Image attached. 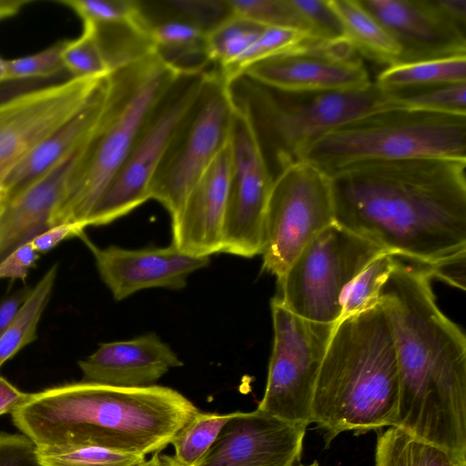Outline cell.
<instances>
[{
	"label": "cell",
	"instance_id": "cell-20",
	"mask_svg": "<svg viewBox=\"0 0 466 466\" xmlns=\"http://www.w3.org/2000/svg\"><path fill=\"white\" fill-rule=\"evenodd\" d=\"M78 365L83 381L140 388L155 385L169 370L183 362L168 344L152 332L102 343Z\"/></svg>",
	"mask_w": 466,
	"mask_h": 466
},
{
	"label": "cell",
	"instance_id": "cell-14",
	"mask_svg": "<svg viewBox=\"0 0 466 466\" xmlns=\"http://www.w3.org/2000/svg\"><path fill=\"white\" fill-rule=\"evenodd\" d=\"M104 77H70L0 104V187L15 164L86 105Z\"/></svg>",
	"mask_w": 466,
	"mask_h": 466
},
{
	"label": "cell",
	"instance_id": "cell-30",
	"mask_svg": "<svg viewBox=\"0 0 466 466\" xmlns=\"http://www.w3.org/2000/svg\"><path fill=\"white\" fill-rule=\"evenodd\" d=\"M229 414L197 413L174 436V460L180 466H196L205 456L220 431L229 420Z\"/></svg>",
	"mask_w": 466,
	"mask_h": 466
},
{
	"label": "cell",
	"instance_id": "cell-19",
	"mask_svg": "<svg viewBox=\"0 0 466 466\" xmlns=\"http://www.w3.org/2000/svg\"><path fill=\"white\" fill-rule=\"evenodd\" d=\"M230 164L228 144L171 217L172 244L180 251L196 257L221 252Z\"/></svg>",
	"mask_w": 466,
	"mask_h": 466
},
{
	"label": "cell",
	"instance_id": "cell-31",
	"mask_svg": "<svg viewBox=\"0 0 466 466\" xmlns=\"http://www.w3.org/2000/svg\"><path fill=\"white\" fill-rule=\"evenodd\" d=\"M61 57L71 77H104L113 70L96 27L89 24H84L77 38L64 41Z\"/></svg>",
	"mask_w": 466,
	"mask_h": 466
},
{
	"label": "cell",
	"instance_id": "cell-11",
	"mask_svg": "<svg viewBox=\"0 0 466 466\" xmlns=\"http://www.w3.org/2000/svg\"><path fill=\"white\" fill-rule=\"evenodd\" d=\"M273 344L264 396L257 410L308 427L319 373L336 324L300 318L274 298Z\"/></svg>",
	"mask_w": 466,
	"mask_h": 466
},
{
	"label": "cell",
	"instance_id": "cell-41",
	"mask_svg": "<svg viewBox=\"0 0 466 466\" xmlns=\"http://www.w3.org/2000/svg\"><path fill=\"white\" fill-rule=\"evenodd\" d=\"M86 225L82 223H63L53 226L30 241L37 253H46L63 240L71 237H79L84 233Z\"/></svg>",
	"mask_w": 466,
	"mask_h": 466
},
{
	"label": "cell",
	"instance_id": "cell-17",
	"mask_svg": "<svg viewBox=\"0 0 466 466\" xmlns=\"http://www.w3.org/2000/svg\"><path fill=\"white\" fill-rule=\"evenodd\" d=\"M392 35L399 64L466 56V27L439 0H359Z\"/></svg>",
	"mask_w": 466,
	"mask_h": 466
},
{
	"label": "cell",
	"instance_id": "cell-26",
	"mask_svg": "<svg viewBox=\"0 0 466 466\" xmlns=\"http://www.w3.org/2000/svg\"><path fill=\"white\" fill-rule=\"evenodd\" d=\"M57 276V266H52L31 289L11 325L0 336V368L20 350L36 339L41 316L51 298Z\"/></svg>",
	"mask_w": 466,
	"mask_h": 466
},
{
	"label": "cell",
	"instance_id": "cell-46",
	"mask_svg": "<svg viewBox=\"0 0 466 466\" xmlns=\"http://www.w3.org/2000/svg\"><path fill=\"white\" fill-rule=\"evenodd\" d=\"M30 2L28 0H0V20L15 15Z\"/></svg>",
	"mask_w": 466,
	"mask_h": 466
},
{
	"label": "cell",
	"instance_id": "cell-34",
	"mask_svg": "<svg viewBox=\"0 0 466 466\" xmlns=\"http://www.w3.org/2000/svg\"><path fill=\"white\" fill-rule=\"evenodd\" d=\"M83 21L96 26L118 24H149L142 4L132 0H60Z\"/></svg>",
	"mask_w": 466,
	"mask_h": 466
},
{
	"label": "cell",
	"instance_id": "cell-38",
	"mask_svg": "<svg viewBox=\"0 0 466 466\" xmlns=\"http://www.w3.org/2000/svg\"><path fill=\"white\" fill-rule=\"evenodd\" d=\"M307 24L312 38L336 42L345 39L341 25L328 0H290Z\"/></svg>",
	"mask_w": 466,
	"mask_h": 466
},
{
	"label": "cell",
	"instance_id": "cell-2",
	"mask_svg": "<svg viewBox=\"0 0 466 466\" xmlns=\"http://www.w3.org/2000/svg\"><path fill=\"white\" fill-rule=\"evenodd\" d=\"M432 279L397 258L380 291L399 372L393 427L466 460V337L439 308Z\"/></svg>",
	"mask_w": 466,
	"mask_h": 466
},
{
	"label": "cell",
	"instance_id": "cell-10",
	"mask_svg": "<svg viewBox=\"0 0 466 466\" xmlns=\"http://www.w3.org/2000/svg\"><path fill=\"white\" fill-rule=\"evenodd\" d=\"M208 71L180 70L147 117L123 165L89 214L86 226L107 225L149 199L153 177Z\"/></svg>",
	"mask_w": 466,
	"mask_h": 466
},
{
	"label": "cell",
	"instance_id": "cell-25",
	"mask_svg": "<svg viewBox=\"0 0 466 466\" xmlns=\"http://www.w3.org/2000/svg\"><path fill=\"white\" fill-rule=\"evenodd\" d=\"M466 82V56L387 66L374 84L382 90Z\"/></svg>",
	"mask_w": 466,
	"mask_h": 466
},
{
	"label": "cell",
	"instance_id": "cell-47",
	"mask_svg": "<svg viewBox=\"0 0 466 466\" xmlns=\"http://www.w3.org/2000/svg\"><path fill=\"white\" fill-rule=\"evenodd\" d=\"M148 466H180L176 462L173 456L162 455L156 452L154 456L147 461Z\"/></svg>",
	"mask_w": 466,
	"mask_h": 466
},
{
	"label": "cell",
	"instance_id": "cell-36",
	"mask_svg": "<svg viewBox=\"0 0 466 466\" xmlns=\"http://www.w3.org/2000/svg\"><path fill=\"white\" fill-rule=\"evenodd\" d=\"M37 452L44 466H144L147 461L144 455L96 447Z\"/></svg>",
	"mask_w": 466,
	"mask_h": 466
},
{
	"label": "cell",
	"instance_id": "cell-45",
	"mask_svg": "<svg viewBox=\"0 0 466 466\" xmlns=\"http://www.w3.org/2000/svg\"><path fill=\"white\" fill-rule=\"evenodd\" d=\"M34 86L33 81H9L0 85V104Z\"/></svg>",
	"mask_w": 466,
	"mask_h": 466
},
{
	"label": "cell",
	"instance_id": "cell-16",
	"mask_svg": "<svg viewBox=\"0 0 466 466\" xmlns=\"http://www.w3.org/2000/svg\"><path fill=\"white\" fill-rule=\"evenodd\" d=\"M306 429L258 410L231 413L196 466H295Z\"/></svg>",
	"mask_w": 466,
	"mask_h": 466
},
{
	"label": "cell",
	"instance_id": "cell-24",
	"mask_svg": "<svg viewBox=\"0 0 466 466\" xmlns=\"http://www.w3.org/2000/svg\"><path fill=\"white\" fill-rule=\"evenodd\" d=\"M375 466H466V460L390 427L378 436Z\"/></svg>",
	"mask_w": 466,
	"mask_h": 466
},
{
	"label": "cell",
	"instance_id": "cell-48",
	"mask_svg": "<svg viewBox=\"0 0 466 466\" xmlns=\"http://www.w3.org/2000/svg\"><path fill=\"white\" fill-rule=\"evenodd\" d=\"M6 82H9L7 78L6 59L0 56V85Z\"/></svg>",
	"mask_w": 466,
	"mask_h": 466
},
{
	"label": "cell",
	"instance_id": "cell-22",
	"mask_svg": "<svg viewBox=\"0 0 466 466\" xmlns=\"http://www.w3.org/2000/svg\"><path fill=\"white\" fill-rule=\"evenodd\" d=\"M107 76L102 79L89 100L77 113L9 170L1 185L5 193L13 192L30 183L72 157L83 147L104 110L108 88Z\"/></svg>",
	"mask_w": 466,
	"mask_h": 466
},
{
	"label": "cell",
	"instance_id": "cell-29",
	"mask_svg": "<svg viewBox=\"0 0 466 466\" xmlns=\"http://www.w3.org/2000/svg\"><path fill=\"white\" fill-rule=\"evenodd\" d=\"M266 26L238 15H230L208 30L206 54L220 69L234 64Z\"/></svg>",
	"mask_w": 466,
	"mask_h": 466
},
{
	"label": "cell",
	"instance_id": "cell-4",
	"mask_svg": "<svg viewBox=\"0 0 466 466\" xmlns=\"http://www.w3.org/2000/svg\"><path fill=\"white\" fill-rule=\"evenodd\" d=\"M399 372L390 324L379 304L335 326L317 380L311 422L329 444L338 434L393 427Z\"/></svg>",
	"mask_w": 466,
	"mask_h": 466
},
{
	"label": "cell",
	"instance_id": "cell-43",
	"mask_svg": "<svg viewBox=\"0 0 466 466\" xmlns=\"http://www.w3.org/2000/svg\"><path fill=\"white\" fill-rule=\"evenodd\" d=\"M27 395L0 375V415L11 413Z\"/></svg>",
	"mask_w": 466,
	"mask_h": 466
},
{
	"label": "cell",
	"instance_id": "cell-35",
	"mask_svg": "<svg viewBox=\"0 0 466 466\" xmlns=\"http://www.w3.org/2000/svg\"><path fill=\"white\" fill-rule=\"evenodd\" d=\"M226 1L232 15L244 17L264 26L298 30L311 37L307 24L290 0Z\"/></svg>",
	"mask_w": 466,
	"mask_h": 466
},
{
	"label": "cell",
	"instance_id": "cell-33",
	"mask_svg": "<svg viewBox=\"0 0 466 466\" xmlns=\"http://www.w3.org/2000/svg\"><path fill=\"white\" fill-rule=\"evenodd\" d=\"M309 39L314 38L298 30L266 26L248 49L234 64L219 71L228 82L240 76L250 65L290 50Z\"/></svg>",
	"mask_w": 466,
	"mask_h": 466
},
{
	"label": "cell",
	"instance_id": "cell-28",
	"mask_svg": "<svg viewBox=\"0 0 466 466\" xmlns=\"http://www.w3.org/2000/svg\"><path fill=\"white\" fill-rule=\"evenodd\" d=\"M383 91L386 108L466 116V82Z\"/></svg>",
	"mask_w": 466,
	"mask_h": 466
},
{
	"label": "cell",
	"instance_id": "cell-49",
	"mask_svg": "<svg viewBox=\"0 0 466 466\" xmlns=\"http://www.w3.org/2000/svg\"><path fill=\"white\" fill-rule=\"evenodd\" d=\"M5 194V191L2 188H0V202L3 199Z\"/></svg>",
	"mask_w": 466,
	"mask_h": 466
},
{
	"label": "cell",
	"instance_id": "cell-27",
	"mask_svg": "<svg viewBox=\"0 0 466 466\" xmlns=\"http://www.w3.org/2000/svg\"><path fill=\"white\" fill-rule=\"evenodd\" d=\"M207 32L199 25L178 17L151 25L149 36L155 52L180 70L182 62L189 57L202 56L208 60Z\"/></svg>",
	"mask_w": 466,
	"mask_h": 466
},
{
	"label": "cell",
	"instance_id": "cell-5",
	"mask_svg": "<svg viewBox=\"0 0 466 466\" xmlns=\"http://www.w3.org/2000/svg\"><path fill=\"white\" fill-rule=\"evenodd\" d=\"M155 50L116 66L107 76L104 110L78 151L51 227L82 223L117 173L147 117L179 73Z\"/></svg>",
	"mask_w": 466,
	"mask_h": 466
},
{
	"label": "cell",
	"instance_id": "cell-6",
	"mask_svg": "<svg viewBox=\"0 0 466 466\" xmlns=\"http://www.w3.org/2000/svg\"><path fill=\"white\" fill-rule=\"evenodd\" d=\"M228 85L233 104L246 113L254 127L273 177L299 161L322 136L386 108L384 91L374 83L360 91L292 93L240 75Z\"/></svg>",
	"mask_w": 466,
	"mask_h": 466
},
{
	"label": "cell",
	"instance_id": "cell-1",
	"mask_svg": "<svg viewBox=\"0 0 466 466\" xmlns=\"http://www.w3.org/2000/svg\"><path fill=\"white\" fill-rule=\"evenodd\" d=\"M466 159L362 163L330 176L335 222L465 289Z\"/></svg>",
	"mask_w": 466,
	"mask_h": 466
},
{
	"label": "cell",
	"instance_id": "cell-39",
	"mask_svg": "<svg viewBox=\"0 0 466 466\" xmlns=\"http://www.w3.org/2000/svg\"><path fill=\"white\" fill-rule=\"evenodd\" d=\"M0 466H44L36 445L24 434L0 432Z\"/></svg>",
	"mask_w": 466,
	"mask_h": 466
},
{
	"label": "cell",
	"instance_id": "cell-37",
	"mask_svg": "<svg viewBox=\"0 0 466 466\" xmlns=\"http://www.w3.org/2000/svg\"><path fill=\"white\" fill-rule=\"evenodd\" d=\"M64 41L33 55L6 59L8 81H34L64 71L61 53Z\"/></svg>",
	"mask_w": 466,
	"mask_h": 466
},
{
	"label": "cell",
	"instance_id": "cell-18",
	"mask_svg": "<svg viewBox=\"0 0 466 466\" xmlns=\"http://www.w3.org/2000/svg\"><path fill=\"white\" fill-rule=\"evenodd\" d=\"M79 238L90 248L101 280L116 300L154 288L181 289L187 278L209 264V257L186 254L175 245L138 249L117 246L98 248L85 233Z\"/></svg>",
	"mask_w": 466,
	"mask_h": 466
},
{
	"label": "cell",
	"instance_id": "cell-21",
	"mask_svg": "<svg viewBox=\"0 0 466 466\" xmlns=\"http://www.w3.org/2000/svg\"><path fill=\"white\" fill-rule=\"evenodd\" d=\"M76 154L5 194L0 202V261L51 228V218L64 196Z\"/></svg>",
	"mask_w": 466,
	"mask_h": 466
},
{
	"label": "cell",
	"instance_id": "cell-12",
	"mask_svg": "<svg viewBox=\"0 0 466 466\" xmlns=\"http://www.w3.org/2000/svg\"><path fill=\"white\" fill-rule=\"evenodd\" d=\"M334 222L330 177L304 160L285 167L274 177L266 209L262 268L279 279Z\"/></svg>",
	"mask_w": 466,
	"mask_h": 466
},
{
	"label": "cell",
	"instance_id": "cell-50",
	"mask_svg": "<svg viewBox=\"0 0 466 466\" xmlns=\"http://www.w3.org/2000/svg\"><path fill=\"white\" fill-rule=\"evenodd\" d=\"M299 466H305V465H299ZM306 466H318V463L317 462H313L309 465H306Z\"/></svg>",
	"mask_w": 466,
	"mask_h": 466
},
{
	"label": "cell",
	"instance_id": "cell-7",
	"mask_svg": "<svg viewBox=\"0 0 466 466\" xmlns=\"http://www.w3.org/2000/svg\"><path fill=\"white\" fill-rule=\"evenodd\" d=\"M415 157L466 159V116L378 110L322 136L300 160L330 177L362 163Z\"/></svg>",
	"mask_w": 466,
	"mask_h": 466
},
{
	"label": "cell",
	"instance_id": "cell-44",
	"mask_svg": "<svg viewBox=\"0 0 466 466\" xmlns=\"http://www.w3.org/2000/svg\"><path fill=\"white\" fill-rule=\"evenodd\" d=\"M439 3L453 20L466 27V0H439Z\"/></svg>",
	"mask_w": 466,
	"mask_h": 466
},
{
	"label": "cell",
	"instance_id": "cell-8",
	"mask_svg": "<svg viewBox=\"0 0 466 466\" xmlns=\"http://www.w3.org/2000/svg\"><path fill=\"white\" fill-rule=\"evenodd\" d=\"M383 252L334 222L319 233L277 279L274 299L300 318L337 324L348 287Z\"/></svg>",
	"mask_w": 466,
	"mask_h": 466
},
{
	"label": "cell",
	"instance_id": "cell-32",
	"mask_svg": "<svg viewBox=\"0 0 466 466\" xmlns=\"http://www.w3.org/2000/svg\"><path fill=\"white\" fill-rule=\"evenodd\" d=\"M396 261V256L383 252L367 265L345 292L340 319L379 305L380 289L393 270Z\"/></svg>",
	"mask_w": 466,
	"mask_h": 466
},
{
	"label": "cell",
	"instance_id": "cell-42",
	"mask_svg": "<svg viewBox=\"0 0 466 466\" xmlns=\"http://www.w3.org/2000/svg\"><path fill=\"white\" fill-rule=\"evenodd\" d=\"M31 289H23L6 298L0 304V336L11 325Z\"/></svg>",
	"mask_w": 466,
	"mask_h": 466
},
{
	"label": "cell",
	"instance_id": "cell-23",
	"mask_svg": "<svg viewBox=\"0 0 466 466\" xmlns=\"http://www.w3.org/2000/svg\"><path fill=\"white\" fill-rule=\"evenodd\" d=\"M341 25L344 37L360 56L390 66L401 51L389 31L359 0H328Z\"/></svg>",
	"mask_w": 466,
	"mask_h": 466
},
{
	"label": "cell",
	"instance_id": "cell-40",
	"mask_svg": "<svg viewBox=\"0 0 466 466\" xmlns=\"http://www.w3.org/2000/svg\"><path fill=\"white\" fill-rule=\"evenodd\" d=\"M38 258L39 253L30 242L18 247L0 261V279H20L25 282Z\"/></svg>",
	"mask_w": 466,
	"mask_h": 466
},
{
	"label": "cell",
	"instance_id": "cell-9",
	"mask_svg": "<svg viewBox=\"0 0 466 466\" xmlns=\"http://www.w3.org/2000/svg\"><path fill=\"white\" fill-rule=\"evenodd\" d=\"M233 111L228 82L220 71H208L198 96L174 134L149 187V199L158 201L171 217L228 144Z\"/></svg>",
	"mask_w": 466,
	"mask_h": 466
},
{
	"label": "cell",
	"instance_id": "cell-15",
	"mask_svg": "<svg viewBox=\"0 0 466 466\" xmlns=\"http://www.w3.org/2000/svg\"><path fill=\"white\" fill-rule=\"evenodd\" d=\"M241 75L292 93L351 92L372 85L362 59L346 40L309 39L248 66Z\"/></svg>",
	"mask_w": 466,
	"mask_h": 466
},
{
	"label": "cell",
	"instance_id": "cell-51",
	"mask_svg": "<svg viewBox=\"0 0 466 466\" xmlns=\"http://www.w3.org/2000/svg\"><path fill=\"white\" fill-rule=\"evenodd\" d=\"M144 466H148V463H147V461H146L145 465Z\"/></svg>",
	"mask_w": 466,
	"mask_h": 466
},
{
	"label": "cell",
	"instance_id": "cell-3",
	"mask_svg": "<svg viewBox=\"0 0 466 466\" xmlns=\"http://www.w3.org/2000/svg\"><path fill=\"white\" fill-rule=\"evenodd\" d=\"M198 412L168 387L123 388L81 380L28 393L11 416L41 451L96 447L147 456L170 444Z\"/></svg>",
	"mask_w": 466,
	"mask_h": 466
},
{
	"label": "cell",
	"instance_id": "cell-13",
	"mask_svg": "<svg viewBox=\"0 0 466 466\" xmlns=\"http://www.w3.org/2000/svg\"><path fill=\"white\" fill-rule=\"evenodd\" d=\"M228 144L231 164L221 252L253 258L262 252L274 177L249 118L235 105Z\"/></svg>",
	"mask_w": 466,
	"mask_h": 466
}]
</instances>
